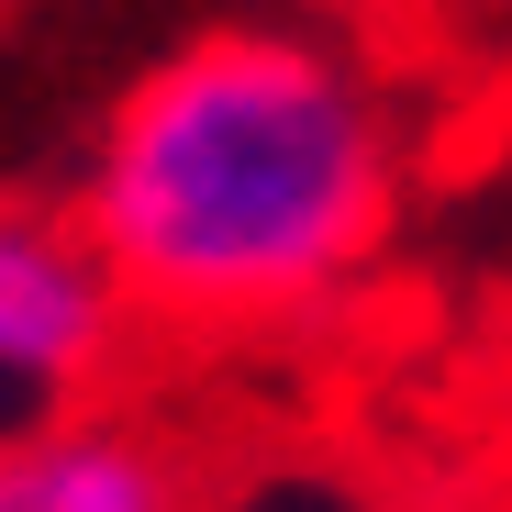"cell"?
Listing matches in <instances>:
<instances>
[{
    "instance_id": "6da1fadb",
    "label": "cell",
    "mask_w": 512,
    "mask_h": 512,
    "mask_svg": "<svg viewBox=\"0 0 512 512\" xmlns=\"http://www.w3.org/2000/svg\"><path fill=\"white\" fill-rule=\"evenodd\" d=\"M401 212V134L357 56L312 34H201L101 123L78 234L134 312L268 323L334 301Z\"/></svg>"
},
{
    "instance_id": "7a4b0ae2",
    "label": "cell",
    "mask_w": 512,
    "mask_h": 512,
    "mask_svg": "<svg viewBox=\"0 0 512 512\" xmlns=\"http://www.w3.org/2000/svg\"><path fill=\"white\" fill-rule=\"evenodd\" d=\"M112 323L123 290L90 256V234L0 201V435L56 423V401L112 357Z\"/></svg>"
},
{
    "instance_id": "3957f363",
    "label": "cell",
    "mask_w": 512,
    "mask_h": 512,
    "mask_svg": "<svg viewBox=\"0 0 512 512\" xmlns=\"http://www.w3.org/2000/svg\"><path fill=\"white\" fill-rule=\"evenodd\" d=\"M0 512H179V479L123 423H34L0 435Z\"/></svg>"
}]
</instances>
